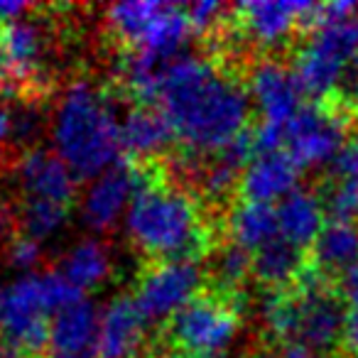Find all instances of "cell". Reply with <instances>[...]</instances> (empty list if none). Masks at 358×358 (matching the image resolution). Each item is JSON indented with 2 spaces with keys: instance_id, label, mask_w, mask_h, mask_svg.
<instances>
[{
  "instance_id": "obj_2",
  "label": "cell",
  "mask_w": 358,
  "mask_h": 358,
  "mask_svg": "<svg viewBox=\"0 0 358 358\" xmlns=\"http://www.w3.org/2000/svg\"><path fill=\"white\" fill-rule=\"evenodd\" d=\"M120 123L113 99L99 84L89 79L71 81L52 110V150L76 179L91 182L120 162Z\"/></svg>"
},
{
  "instance_id": "obj_16",
  "label": "cell",
  "mask_w": 358,
  "mask_h": 358,
  "mask_svg": "<svg viewBox=\"0 0 358 358\" xmlns=\"http://www.w3.org/2000/svg\"><path fill=\"white\" fill-rule=\"evenodd\" d=\"M299 174L302 167L289 157L287 150L255 152L241 174L238 187L248 201L273 206L299 189Z\"/></svg>"
},
{
  "instance_id": "obj_18",
  "label": "cell",
  "mask_w": 358,
  "mask_h": 358,
  "mask_svg": "<svg viewBox=\"0 0 358 358\" xmlns=\"http://www.w3.org/2000/svg\"><path fill=\"white\" fill-rule=\"evenodd\" d=\"M278 226H280V238L292 243L294 248H307L314 245L319 234L327 226V209L324 201L319 199L314 192L309 189H294L289 196H285L278 206Z\"/></svg>"
},
{
  "instance_id": "obj_6",
  "label": "cell",
  "mask_w": 358,
  "mask_h": 358,
  "mask_svg": "<svg viewBox=\"0 0 358 358\" xmlns=\"http://www.w3.org/2000/svg\"><path fill=\"white\" fill-rule=\"evenodd\" d=\"M106 22L120 42L133 47V52L174 62L189 42L192 22L187 8L159 0H128L115 3L106 10Z\"/></svg>"
},
{
  "instance_id": "obj_21",
  "label": "cell",
  "mask_w": 358,
  "mask_h": 358,
  "mask_svg": "<svg viewBox=\"0 0 358 358\" xmlns=\"http://www.w3.org/2000/svg\"><path fill=\"white\" fill-rule=\"evenodd\" d=\"M229 236L231 243L245 253H258L260 248L280 238L278 211L270 204L260 201H238L229 214Z\"/></svg>"
},
{
  "instance_id": "obj_7",
  "label": "cell",
  "mask_w": 358,
  "mask_h": 358,
  "mask_svg": "<svg viewBox=\"0 0 358 358\" xmlns=\"http://www.w3.org/2000/svg\"><path fill=\"white\" fill-rule=\"evenodd\" d=\"M241 334L236 307L211 294H199L169 319V338L189 358H224Z\"/></svg>"
},
{
  "instance_id": "obj_25",
  "label": "cell",
  "mask_w": 358,
  "mask_h": 358,
  "mask_svg": "<svg viewBox=\"0 0 358 358\" xmlns=\"http://www.w3.org/2000/svg\"><path fill=\"white\" fill-rule=\"evenodd\" d=\"M169 64L172 62H162V59H155V57L133 52V57L123 66L125 89L138 101H157Z\"/></svg>"
},
{
  "instance_id": "obj_31",
  "label": "cell",
  "mask_w": 358,
  "mask_h": 358,
  "mask_svg": "<svg viewBox=\"0 0 358 358\" xmlns=\"http://www.w3.org/2000/svg\"><path fill=\"white\" fill-rule=\"evenodd\" d=\"M226 15L224 3H216V0H196L192 6H187V17L192 22V30L194 32H211L221 25Z\"/></svg>"
},
{
  "instance_id": "obj_32",
  "label": "cell",
  "mask_w": 358,
  "mask_h": 358,
  "mask_svg": "<svg viewBox=\"0 0 358 358\" xmlns=\"http://www.w3.org/2000/svg\"><path fill=\"white\" fill-rule=\"evenodd\" d=\"M331 167L336 172V179H356L358 182V135L346 140Z\"/></svg>"
},
{
  "instance_id": "obj_37",
  "label": "cell",
  "mask_w": 358,
  "mask_h": 358,
  "mask_svg": "<svg viewBox=\"0 0 358 358\" xmlns=\"http://www.w3.org/2000/svg\"><path fill=\"white\" fill-rule=\"evenodd\" d=\"M282 358H317V356H314V351H309V348L299 346V343H292V346L282 353Z\"/></svg>"
},
{
  "instance_id": "obj_20",
  "label": "cell",
  "mask_w": 358,
  "mask_h": 358,
  "mask_svg": "<svg viewBox=\"0 0 358 358\" xmlns=\"http://www.w3.org/2000/svg\"><path fill=\"white\" fill-rule=\"evenodd\" d=\"M0 47L6 55L8 76L17 81H27L40 71L42 57H45V32L37 22L17 20L3 27L0 32Z\"/></svg>"
},
{
  "instance_id": "obj_14",
  "label": "cell",
  "mask_w": 358,
  "mask_h": 358,
  "mask_svg": "<svg viewBox=\"0 0 358 358\" xmlns=\"http://www.w3.org/2000/svg\"><path fill=\"white\" fill-rule=\"evenodd\" d=\"M314 6L317 3L299 0H250L238 8L241 27L253 45L275 50L282 47L302 22L312 20Z\"/></svg>"
},
{
  "instance_id": "obj_13",
  "label": "cell",
  "mask_w": 358,
  "mask_h": 358,
  "mask_svg": "<svg viewBox=\"0 0 358 358\" xmlns=\"http://www.w3.org/2000/svg\"><path fill=\"white\" fill-rule=\"evenodd\" d=\"M101 307L79 297L52 317L45 358H99Z\"/></svg>"
},
{
  "instance_id": "obj_10",
  "label": "cell",
  "mask_w": 358,
  "mask_h": 358,
  "mask_svg": "<svg viewBox=\"0 0 358 358\" xmlns=\"http://www.w3.org/2000/svg\"><path fill=\"white\" fill-rule=\"evenodd\" d=\"M248 99L260 113V125L285 130L302 108V86L287 64L280 59H260L248 71Z\"/></svg>"
},
{
  "instance_id": "obj_39",
  "label": "cell",
  "mask_w": 358,
  "mask_h": 358,
  "mask_svg": "<svg viewBox=\"0 0 358 358\" xmlns=\"http://www.w3.org/2000/svg\"><path fill=\"white\" fill-rule=\"evenodd\" d=\"M155 358H189V356L182 351H164V353H157Z\"/></svg>"
},
{
  "instance_id": "obj_5",
  "label": "cell",
  "mask_w": 358,
  "mask_h": 358,
  "mask_svg": "<svg viewBox=\"0 0 358 358\" xmlns=\"http://www.w3.org/2000/svg\"><path fill=\"white\" fill-rule=\"evenodd\" d=\"M79 294L62 273L20 275L0 289V336L6 346L22 353L45 351L50 324L59 309Z\"/></svg>"
},
{
  "instance_id": "obj_27",
  "label": "cell",
  "mask_w": 358,
  "mask_h": 358,
  "mask_svg": "<svg viewBox=\"0 0 358 358\" xmlns=\"http://www.w3.org/2000/svg\"><path fill=\"white\" fill-rule=\"evenodd\" d=\"M263 324L275 338L289 341L299 331V297L289 292H270L263 299Z\"/></svg>"
},
{
  "instance_id": "obj_33",
  "label": "cell",
  "mask_w": 358,
  "mask_h": 358,
  "mask_svg": "<svg viewBox=\"0 0 358 358\" xmlns=\"http://www.w3.org/2000/svg\"><path fill=\"white\" fill-rule=\"evenodd\" d=\"M341 343L351 356H358V307L346 309V319H343V331Z\"/></svg>"
},
{
  "instance_id": "obj_9",
  "label": "cell",
  "mask_w": 358,
  "mask_h": 358,
  "mask_svg": "<svg viewBox=\"0 0 358 358\" xmlns=\"http://www.w3.org/2000/svg\"><path fill=\"white\" fill-rule=\"evenodd\" d=\"M343 145H346L343 118L317 103L302 106L285 128V148L302 169L334 164Z\"/></svg>"
},
{
  "instance_id": "obj_17",
  "label": "cell",
  "mask_w": 358,
  "mask_h": 358,
  "mask_svg": "<svg viewBox=\"0 0 358 358\" xmlns=\"http://www.w3.org/2000/svg\"><path fill=\"white\" fill-rule=\"evenodd\" d=\"M148 324L135 299H110L101 307L99 358H140L148 343Z\"/></svg>"
},
{
  "instance_id": "obj_26",
  "label": "cell",
  "mask_w": 358,
  "mask_h": 358,
  "mask_svg": "<svg viewBox=\"0 0 358 358\" xmlns=\"http://www.w3.org/2000/svg\"><path fill=\"white\" fill-rule=\"evenodd\" d=\"M69 221V206L47 204V201H22L20 226L22 236H30L35 241L55 238Z\"/></svg>"
},
{
  "instance_id": "obj_29",
  "label": "cell",
  "mask_w": 358,
  "mask_h": 358,
  "mask_svg": "<svg viewBox=\"0 0 358 358\" xmlns=\"http://www.w3.org/2000/svg\"><path fill=\"white\" fill-rule=\"evenodd\" d=\"M324 209L331 221L356 224L358 219V182L356 179H336L327 192Z\"/></svg>"
},
{
  "instance_id": "obj_1",
  "label": "cell",
  "mask_w": 358,
  "mask_h": 358,
  "mask_svg": "<svg viewBox=\"0 0 358 358\" xmlns=\"http://www.w3.org/2000/svg\"><path fill=\"white\" fill-rule=\"evenodd\" d=\"M157 103L174 138L196 155H221L245 135L250 99L245 86L204 57L182 55L167 66Z\"/></svg>"
},
{
  "instance_id": "obj_3",
  "label": "cell",
  "mask_w": 358,
  "mask_h": 358,
  "mask_svg": "<svg viewBox=\"0 0 358 358\" xmlns=\"http://www.w3.org/2000/svg\"><path fill=\"white\" fill-rule=\"evenodd\" d=\"M123 226L130 243L159 263L194 258L206 243L199 204L187 192L157 182L140 187Z\"/></svg>"
},
{
  "instance_id": "obj_36",
  "label": "cell",
  "mask_w": 358,
  "mask_h": 358,
  "mask_svg": "<svg viewBox=\"0 0 358 358\" xmlns=\"http://www.w3.org/2000/svg\"><path fill=\"white\" fill-rule=\"evenodd\" d=\"M13 133H15V115L0 106V145L6 143Z\"/></svg>"
},
{
  "instance_id": "obj_34",
  "label": "cell",
  "mask_w": 358,
  "mask_h": 358,
  "mask_svg": "<svg viewBox=\"0 0 358 358\" xmlns=\"http://www.w3.org/2000/svg\"><path fill=\"white\" fill-rule=\"evenodd\" d=\"M30 10H32L30 3H20V0H0V25L8 27L17 20H25Z\"/></svg>"
},
{
  "instance_id": "obj_8",
  "label": "cell",
  "mask_w": 358,
  "mask_h": 358,
  "mask_svg": "<svg viewBox=\"0 0 358 358\" xmlns=\"http://www.w3.org/2000/svg\"><path fill=\"white\" fill-rule=\"evenodd\" d=\"M204 270L194 258L162 260L140 275L135 304L148 322H169L201 292Z\"/></svg>"
},
{
  "instance_id": "obj_42",
  "label": "cell",
  "mask_w": 358,
  "mask_h": 358,
  "mask_svg": "<svg viewBox=\"0 0 358 358\" xmlns=\"http://www.w3.org/2000/svg\"><path fill=\"white\" fill-rule=\"evenodd\" d=\"M248 358H270V356H260V353H255V356H248Z\"/></svg>"
},
{
  "instance_id": "obj_40",
  "label": "cell",
  "mask_w": 358,
  "mask_h": 358,
  "mask_svg": "<svg viewBox=\"0 0 358 358\" xmlns=\"http://www.w3.org/2000/svg\"><path fill=\"white\" fill-rule=\"evenodd\" d=\"M8 76V66H6V55H3V47H0V79Z\"/></svg>"
},
{
  "instance_id": "obj_38",
  "label": "cell",
  "mask_w": 358,
  "mask_h": 358,
  "mask_svg": "<svg viewBox=\"0 0 358 358\" xmlns=\"http://www.w3.org/2000/svg\"><path fill=\"white\" fill-rule=\"evenodd\" d=\"M0 358H27V353L17 351V348L6 346V348H3V351H0Z\"/></svg>"
},
{
  "instance_id": "obj_15",
  "label": "cell",
  "mask_w": 358,
  "mask_h": 358,
  "mask_svg": "<svg viewBox=\"0 0 358 358\" xmlns=\"http://www.w3.org/2000/svg\"><path fill=\"white\" fill-rule=\"evenodd\" d=\"M17 185L25 201H47V204L71 206L76 194V174L66 167L55 150L32 148L17 162Z\"/></svg>"
},
{
  "instance_id": "obj_41",
  "label": "cell",
  "mask_w": 358,
  "mask_h": 358,
  "mask_svg": "<svg viewBox=\"0 0 358 358\" xmlns=\"http://www.w3.org/2000/svg\"><path fill=\"white\" fill-rule=\"evenodd\" d=\"M346 86H348V89H353V94H356V96H358V74H356V76H353V79H351V81H348V84H346Z\"/></svg>"
},
{
  "instance_id": "obj_19",
  "label": "cell",
  "mask_w": 358,
  "mask_h": 358,
  "mask_svg": "<svg viewBox=\"0 0 358 358\" xmlns=\"http://www.w3.org/2000/svg\"><path fill=\"white\" fill-rule=\"evenodd\" d=\"M62 278L79 294L99 289L113 273V258L99 238L76 241L62 258Z\"/></svg>"
},
{
  "instance_id": "obj_35",
  "label": "cell",
  "mask_w": 358,
  "mask_h": 358,
  "mask_svg": "<svg viewBox=\"0 0 358 358\" xmlns=\"http://www.w3.org/2000/svg\"><path fill=\"white\" fill-rule=\"evenodd\" d=\"M338 297L348 307H358V265L341 275V280H338Z\"/></svg>"
},
{
  "instance_id": "obj_4",
  "label": "cell",
  "mask_w": 358,
  "mask_h": 358,
  "mask_svg": "<svg viewBox=\"0 0 358 358\" xmlns=\"http://www.w3.org/2000/svg\"><path fill=\"white\" fill-rule=\"evenodd\" d=\"M312 32L299 47L294 74L304 94L331 96L358 74V6L334 0L314 6Z\"/></svg>"
},
{
  "instance_id": "obj_30",
  "label": "cell",
  "mask_w": 358,
  "mask_h": 358,
  "mask_svg": "<svg viewBox=\"0 0 358 358\" xmlns=\"http://www.w3.org/2000/svg\"><path fill=\"white\" fill-rule=\"evenodd\" d=\"M8 260L15 270H20L22 275L35 273V268L42 260V243L30 236H17L8 248Z\"/></svg>"
},
{
  "instance_id": "obj_28",
  "label": "cell",
  "mask_w": 358,
  "mask_h": 358,
  "mask_svg": "<svg viewBox=\"0 0 358 358\" xmlns=\"http://www.w3.org/2000/svg\"><path fill=\"white\" fill-rule=\"evenodd\" d=\"M211 275H214V280L221 287H238L248 275H253V255L241 250L234 243L226 245L211 260Z\"/></svg>"
},
{
  "instance_id": "obj_23",
  "label": "cell",
  "mask_w": 358,
  "mask_h": 358,
  "mask_svg": "<svg viewBox=\"0 0 358 358\" xmlns=\"http://www.w3.org/2000/svg\"><path fill=\"white\" fill-rule=\"evenodd\" d=\"M312 255L322 273H334L341 278L358 265V226L346 221L327 224L314 241Z\"/></svg>"
},
{
  "instance_id": "obj_12",
  "label": "cell",
  "mask_w": 358,
  "mask_h": 358,
  "mask_svg": "<svg viewBox=\"0 0 358 358\" xmlns=\"http://www.w3.org/2000/svg\"><path fill=\"white\" fill-rule=\"evenodd\" d=\"M299 331L297 343L309 351H329L341 341L343 312L341 297L322 285L317 275L309 273L299 287Z\"/></svg>"
},
{
  "instance_id": "obj_11",
  "label": "cell",
  "mask_w": 358,
  "mask_h": 358,
  "mask_svg": "<svg viewBox=\"0 0 358 358\" xmlns=\"http://www.w3.org/2000/svg\"><path fill=\"white\" fill-rule=\"evenodd\" d=\"M145 179L130 164L118 162L115 167L106 169L103 174L94 177L81 194V219L91 231H110L125 221L135 194Z\"/></svg>"
},
{
  "instance_id": "obj_22",
  "label": "cell",
  "mask_w": 358,
  "mask_h": 358,
  "mask_svg": "<svg viewBox=\"0 0 358 358\" xmlns=\"http://www.w3.org/2000/svg\"><path fill=\"white\" fill-rule=\"evenodd\" d=\"M120 140H123V150L133 157H157L172 145L174 133L162 110L140 106L128 110V115L123 118Z\"/></svg>"
},
{
  "instance_id": "obj_24",
  "label": "cell",
  "mask_w": 358,
  "mask_h": 358,
  "mask_svg": "<svg viewBox=\"0 0 358 358\" xmlns=\"http://www.w3.org/2000/svg\"><path fill=\"white\" fill-rule=\"evenodd\" d=\"M253 278L273 289L285 287L292 280L302 278V250L282 238L273 241L253 253Z\"/></svg>"
}]
</instances>
